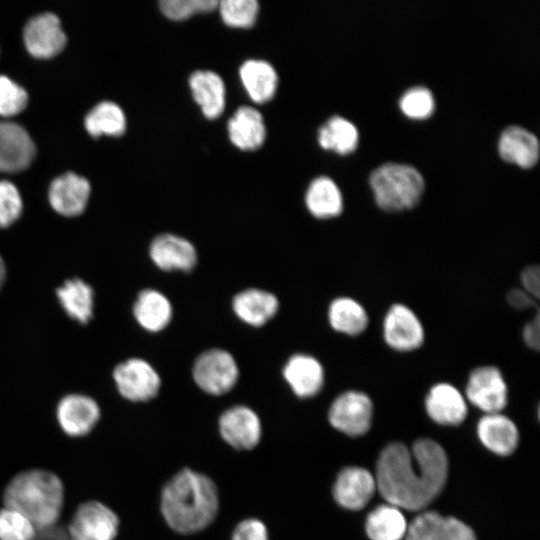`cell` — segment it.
I'll list each match as a JSON object with an SVG mask.
<instances>
[{
	"label": "cell",
	"mask_w": 540,
	"mask_h": 540,
	"mask_svg": "<svg viewBox=\"0 0 540 540\" xmlns=\"http://www.w3.org/2000/svg\"><path fill=\"white\" fill-rule=\"evenodd\" d=\"M448 475L444 448L432 439L417 440L412 449L399 442L381 452L374 475L387 503L401 510L421 511L442 491Z\"/></svg>",
	"instance_id": "cell-1"
},
{
	"label": "cell",
	"mask_w": 540,
	"mask_h": 540,
	"mask_svg": "<svg viewBox=\"0 0 540 540\" xmlns=\"http://www.w3.org/2000/svg\"><path fill=\"white\" fill-rule=\"evenodd\" d=\"M219 510L218 489L211 478L185 468L162 488L160 511L177 533L193 534L207 528Z\"/></svg>",
	"instance_id": "cell-2"
},
{
	"label": "cell",
	"mask_w": 540,
	"mask_h": 540,
	"mask_svg": "<svg viewBox=\"0 0 540 540\" xmlns=\"http://www.w3.org/2000/svg\"><path fill=\"white\" fill-rule=\"evenodd\" d=\"M3 506L26 516L37 530L56 525L64 505V486L53 472L31 468L15 474L6 484Z\"/></svg>",
	"instance_id": "cell-3"
},
{
	"label": "cell",
	"mask_w": 540,
	"mask_h": 540,
	"mask_svg": "<svg viewBox=\"0 0 540 540\" xmlns=\"http://www.w3.org/2000/svg\"><path fill=\"white\" fill-rule=\"evenodd\" d=\"M376 203L386 211H401L416 206L424 190L421 174L412 166L385 163L370 176Z\"/></svg>",
	"instance_id": "cell-4"
},
{
	"label": "cell",
	"mask_w": 540,
	"mask_h": 540,
	"mask_svg": "<svg viewBox=\"0 0 540 540\" xmlns=\"http://www.w3.org/2000/svg\"><path fill=\"white\" fill-rule=\"evenodd\" d=\"M120 519L114 510L97 500L80 503L68 523V540H115Z\"/></svg>",
	"instance_id": "cell-5"
},
{
	"label": "cell",
	"mask_w": 540,
	"mask_h": 540,
	"mask_svg": "<svg viewBox=\"0 0 540 540\" xmlns=\"http://www.w3.org/2000/svg\"><path fill=\"white\" fill-rule=\"evenodd\" d=\"M192 376L204 392L222 395L236 384L239 371L234 357L223 349H210L200 354L194 362Z\"/></svg>",
	"instance_id": "cell-6"
},
{
	"label": "cell",
	"mask_w": 540,
	"mask_h": 540,
	"mask_svg": "<svg viewBox=\"0 0 540 540\" xmlns=\"http://www.w3.org/2000/svg\"><path fill=\"white\" fill-rule=\"evenodd\" d=\"M465 398L485 414L500 413L508 403V387L499 368L483 365L468 377Z\"/></svg>",
	"instance_id": "cell-7"
},
{
	"label": "cell",
	"mask_w": 540,
	"mask_h": 540,
	"mask_svg": "<svg viewBox=\"0 0 540 540\" xmlns=\"http://www.w3.org/2000/svg\"><path fill=\"white\" fill-rule=\"evenodd\" d=\"M101 407L88 395L73 393L62 397L55 408V419L61 432L73 439L88 436L101 419Z\"/></svg>",
	"instance_id": "cell-8"
},
{
	"label": "cell",
	"mask_w": 540,
	"mask_h": 540,
	"mask_svg": "<svg viewBox=\"0 0 540 540\" xmlns=\"http://www.w3.org/2000/svg\"><path fill=\"white\" fill-rule=\"evenodd\" d=\"M373 417V404L363 392L349 390L332 402L328 411L330 424L349 436H361L368 432Z\"/></svg>",
	"instance_id": "cell-9"
},
{
	"label": "cell",
	"mask_w": 540,
	"mask_h": 540,
	"mask_svg": "<svg viewBox=\"0 0 540 540\" xmlns=\"http://www.w3.org/2000/svg\"><path fill=\"white\" fill-rule=\"evenodd\" d=\"M383 338L391 349L411 352L422 346L425 339L424 327L410 307L395 303L384 316Z\"/></svg>",
	"instance_id": "cell-10"
},
{
	"label": "cell",
	"mask_w": 540,
	"mask_h": 540,
	"mask_svg": "<svg viewBox=\"0 0 540 540\" xmlns=\"http://www.w3.org/2000/svg\"><path fill=\"white\" fill-rule=\"evenodd\" d=\"M120 395L131 402H147L156 397L161 380L145 360L132 358L119 364L113 373Z\"/></svg>",
	"instance_id": "cell-11"
},
{
	"label": "cell",
	"mask_w": 540,
	"mask_h": 540,
	"mask_svg": "<svg viewBox=\"0 0 540 540\" xmlns=\"http://www.w3.org/2000/svg\"><path fill=\"white\" fill-rule=\"evenodd\" d=\"M406 540H477L471 527L463 521L442 516L436 511L419 513L408 524Z\"/></svg>",
	"instance_id": "cell-12"
},
{
	"label": "cell",
	"mask_w": 540,
	"mask_h": 540,
	"mask_svg": "<svg viewBox=\"0 0 540 540\" xmlns=\"http://www.w3.org/2000/svg\"><path fill=\"white\" fill-rule=\"evenodd\" d=\"M219 430L225 442L240 450L256 447L262 434L258 415L243 405L231 407L222 413L219 418Z\"/></svg>",
	"instance_id": "cell-13"
},
{
	"label": "cell",
	"mask_w": 540,
	"mask_h": 540,
	"mask_svg": "<svg viewBox=\"0 0 540 540\" xmlns=\"http://www.w3.org/2000/svg\"><path fill=\"white\" fill-rule=\"evenodd\" d=\"M376 490L373 474L365 468L351 466L339 472L333 486V496L340 506L355 511L364 508Z\"/></svg>",
	"instance_id": "cell-14"
},
{
	"label": "cell",
	"mask_w": 540,
	"mask_h": 540,
	"mask_svg": "<svg viewBox=\"0 0 540 540\" xmlns=\"http://www.w3.org/2000/svg\"><path fill=\"white\" fill-rule=\"evenodd\" d=\"M24 43L31 55L50 58L66 44V36L56 15L44 13L29 20L24 29Z\"/></svg>",
	"instance_id": "cell-15"
},
{
	"label": "cell",
	"mask_w": 540,
	"mask_h": 540,
	"mask_svg": "<svg viewBox=\"0 0 540 540\" xmlns=\"http://www.w3.org/2000/svg\"><path fill=\"white\" fill-rule=\"evenodd\" d=\"M428 416L437 424H461L468 413L465 396L452 384L441 382L433 385L425 399Z\"/></svg>",
	"instance_id": "cell-16"
},
{
	"label": "cell",
	"mask_w": 540,
	"mask_h": 540,
	"mask_svg": "<svg viewBox=\"0 0 540 540\" xmlns=\"http://www.w3.org/2000/svg\"><path fill=\"white\" fill-rule=\"evenodd\" d=\"M35 155L28 132L11 122H0V171L17 172L29 166Z\"/></svg>",
	"instance_id": "cell-17"
},
{
	"label": "cell",
	"mask_w": 540,
	"mask_h": 540,
	"mask_svg": "<svg viewBox=\"0 0 540 540\" xmlns=\"http://www.w3.org/2000/svg\"><path fill=\"white\" fill-rule=\"evenodd\" d=\"M150 257L154 264L165 271H191L197 263L194 245L174 234H161L150 245Z\"/></svg>",
	"instance_id": "cell-18"
},
{
	"label": "cell",
	"mask_w": 540,
	"mask_h": 540,
	"mask_svg": "<svg viewBox=\"0 0 540 540\" xmlns=\"http://www.w3.org/2000/svg\"><path fill=\"white\" fill-rule=\"evenodd\" d=\"M89 182L75 174L66 173L56 178L50 185L49 201L52 208L64 216L81 214L88 202Z\"/></svg>",
	"instance_id": "cell-19"
},
{
	"label": "cell",
	"mask_w": 540,
	"mask_h": 540,
	"mask_svg": "<svg viewBox=\"0 0 540 540\" xmlns=\"http://www.w3.org/2000/svg\"><path fill=\"white\" fill-rule=\"evenodd\" d=\"M283 376L299 398H310L318 394L324 385V369L314 357L295 354L283 369Z\"/></svg>",
	"instance_id": "cell-20"
},
{
	"label": "cell",
	"mask_w": 540,
	"mask_h": 540,
	"mask_svg": "<svg viewBox=\"0 0 540 540\" xmlns=\"http://www.w3.org/2000/svg\"><path fill=\"white\" fill-rule=\"evenodd\" d=\"M477 434L487 449L500 456L512 454L519 441L516 424L501 412L485 414L478 422Z\"/></svg>",
	"instance_id": "cell-21"
},
{
	"label": "cell",
	"mask_w": 540,
	"mask_h": 540,
	"mask_svg": "<svg viewBox=\"0 0 540 540\" xmlns=\"http://www.w3.org/2000/svg\"><path fill=\"white\" fill-rule=\"evenodd\" d=\"M232 307L240 320L251 326L259 327L275 316L279 302L274 294L251 288L235 295Z\"/></svg>",
	"instance_id": "cell-22"
},
{
	"label": "cell",
	"mask_w": 540,
	"mask_h": 540,
	"mask_svg": "<svg viewBox=\"0 0 540 540\" xmlns=\"http://www.w3.org/2000/svg\"><path fill=\"white\" fill-rule=\"evenodd\" d=\"M189 85L204 116L218 118L225 107V86L221 77L213 71L198 70L191 74Z\"/></svg>",
	"instance_id": "cell-23"
},
{
	"label": "cell",
	"mask_w": 540,
	"mask_h": 540,
	"mask_svg": "<svg viewBox=\"0 0 540 540\" xmlns=\"http://www.w3.org/2000/svg\"><path fill=\"white\" fill-rule=\"evenodd\" d=\"M231 142L241 150L259 148L266 137V128L261 113L253 107L238 108L228 122Z\"/></svg>",
	"instance_id": "cell-24"
},
{
	"label": "cell",
	"mask_w": 540,
	"mask_h": 540,
	"mask_svg": "<svg viewBox=\"0 0 540 540\" xmlns=\"http://www.w3.org/2000/svg\"><path fill=\"white\" fill-rule=\"evenodd\" d=\"M499 153L506 161L529 168L538 160L539 142L528 130L519 126H509L501 134Z\"/></svg>",
	"instance_id": "cell-25"
},
{
	"label": "cell",
	"mask_w": 540,
	"mask_h": 540,
	"mask_svg": "<svg viewBox=\"0 0 540 540\" xmlns=\"http://www.w3.org/2000/svg\"><path fill=\"white\" fill-rule=\"evenodd\" d=\"M240 79L250 98L265 103L275 94L278 77L273 66L264 60L245 61L239 70Z\"/></svg>",
	"instance_id": "cell-26"
},
{
	"label": "cell",
	"mask_w": 540,
	"mask_h": 540,
	"mask_svg": "<svg viewBox=\"0 0 540 540\" xmlns=\"http://www.w3.org/2000/svg\"><path fill=\"white\" fill-rule=\"evenodd\" d=\"M133 312L144 329L158 332L171 321L172 305L164 294L154 289H146L139 293Z\"/></svg>",
	"instance_id": "cell-27"
},
{
	"label": "cell",
	"mask_w": 540,
	"mask_h": 540,
	"mask_svg": "<svg viewBox=\"0 0 540 540\" xmlns=\"http://www.w3.org/2000/svg\"><path fill=\"white\" fill-rule=\"evenodd\" d=\"M365 529L371 540H402L408 523L400 508L386 503L368 514Z\"/></svg>",
	"instance_id": "cell-28"
},
{
	"label": "cell",
	"mask_w": 540,
	"mask_h": 540,
	"mask_svg": "<svg viewBox=\"0 0 540 540\" xmlns=\"http://www.w3.org/2000/svg\"><path fill=\"white\" fill-rule=\"evenodd\" d=\"M328 321L335 331L357 336L367 329L369 317L364 306L357 300L338 297L329 305Z\"/></svg>",
	"instance_id": "cell-29"
},
{
	"label": "cell",
	"mask_w": 540,
	"mask_h": 540,
	"mask_svg": "<svg viewBox=\"0 0 540 540\" xmlns=\"http://www.w3.org/2000/svg\"><path fill=\"white\" fill-rule=\"evenodd\" d=\"M306 205L317 218H330L342 211V196L335 182L327 176L315 178L306 193Z\"/></svg>",
	"instance_id": "cell-30"
},
{
	"label": "cell",
	"mask_w": 540,
	"mask_h": 540,
	"mask_svg": "<svg viewBox=\"0 0 540 540\" xmlns=\"http://www.w3.org/2000/svg\"><path fill=\"white\" fill-rule=\"evenodd\" d=\"M57 296L67 314L82 324L87 323L93 312V290L81 279H71L57 289Z\"/></svg>",
	"instance_id": "cell-31"
},
{
	"label": "cell",
	"mask_w": 540,
	"mask_h": 540,
	"mask_svg": "<svg viewBox=\"0 0 540 540\" xmlns=\"http://www.w3.org/2000/svg\"><path fill=\"white\" fill-rule=\"evenodd\" d=\"M85 127L92 136H120L126 128L124 112L113 102H101L85 117Z\"/></svg>",
	"instance_id": "cell-32"
},
{
	"label": "cell",
	"mask_w": 540,
	"mask_h": 540,
	"mask_svg": "<svg viewBox=\"0 0 540 540\" xmlns=\"http://www.w3.org/2000/svg\"><path fill=\"white\" fill-rule=\"evenodd\" d=\"M357 140L356 127L340 116L331 117L318 133V141L323 148L342 154L352 152L357 146Z\"/></svg>",
	"instance_id": "cell-33"
},
{
	"label": "cell",
	"mask_w": 540,
	"mask_h": 540,
	"mask_svg": "<svg viewBox=\"0 0 540 540\" xmlns=\"http://www.w3.org/2000/svg\"><path fill=\"white\" fill-rule=\"evenodd\" d=\"M37 529L22 513L2 506L0 508V540H34Z\"/></svg>",
	"instance_id": "cell-34"
},
{
	"label": "cell",
	"mask_w": 540,
	"mask_h": 540,
	"mask_svg": "<svg viewBox=\"0 0 540 540\" xmlns=\"http://www.w3.org/2000/svg\"><path fill=\"white\" fill-rule=\"evenodd\" d=\"M218 6L224 23L237 28L252 26L259 11V4L255 0H223Z\"/></svg>",
	"instance_id": "cell-35"
},
{
	"label": "cell",
	"mask_w": 540,
	"mask_h": 540,
	"mask_svg": "<svg viewBox=\"0 0 540 540\" xmlns=\"http://www.w3.org/2000/svg\"><path fill=\"white\" fill-rule=\"evenodd\" d=\"M217 0H161L162 13L172 20H183L195 13L208 12L218 6Z\"/></svg>",
	"instance_id": "cell-36"
},
{
	"label": "cell",
	"mask_w": 540,
	"mask_h": 540,
	"mask_svg": "<svg viewBox=\"0 0 540 540\" xmlns=\"http://www.w3.org/2000/svg\"><path fill=\"white\" fill-rule=\"evenodd\" d=\"M26 91L6 76L0 75V115L13 116L27 105Z\"/></svg>",
	"instance_id": "cell-37"
},
{
	"label": "cell",
	"mask_w": 540,
	"mask_h": 540,
	"mask_svg": "<svg viewBox=\"0 0 540 540\" xmlns=\"http://www.w3.org/2000/svg\"><path fill=\"white\" fill-rule=\"evenodd\" d=\"M402 111L412 118H425L434 109V100L429 89L413 87L407 90L400 99Z\"/></svg>",
	"instance_id": "cell-38"
},
{
	"label": "cell",
	"mask_w": 540,
	"mask_h": 540,
	"mask_svg": "<svg viewBox=\"0 0 540 540\" xmlns=\"http://www.w3.org/2000/svg\"><path fill=\"white\" fill-rule=\"evenodd\" d=\"M22 211V200L18 189L8 181H0V227L11 225Z\"/></svg>",
	"instance_id": "cell-39"
},
{
	"label": "cell",
	"mask_w": 540,
	"mask_h": 540,
	"mask_svg": "<svg viewBox=\"0 0 540 540\" xmlns=\"http://www.w3.org/2000/svg\"><path fill=\"white\" fill-rule=\"evenodd\" d=\"M231 540H269L267 527L258 519H245L235 527Z\"/></svg>",
	"instance_id": "cell-40"
},
{
	"label": "cell",
	"mask_w": 540,
	"mask_h": 540,
	"mask_svg": "<svg viewBox=\"0 0 540 540\" xmlns=\"http://www.w3.org/2000/svg\"><path fill=\"white\" fill-rule=\"evenodd\" d=\"M539 277H540V271L537 265L528 266L522 271L520 275V282L522 285L521 288L525 292H527L530 296H532L534 299H537L539 297V290H540Z\"/></svg>",
	"instance_id": "cell-41"
},
{
	"label": "cell",
	"mask_w": 540,
	"mask_h": 540,
	"mask_svg": "<svg viewBox=\"0 0 540 540\" xmlns=\"http://www.w3.org/2000/svg\"><path fill=\"white\" fill-rule=\"evenodd\" d=\"M508 304L517 310H525L535 306L534 298L522 288L511 289L506 296Z\"/></svg>",
	"instance_id": "cell-42"
},
{
	"label": "cell",
	"mask_w": 540,
	"mask_h": 540,
	"mask_svg": "<svg viewBox=\"0 0 540 540\" xmlns=\"http://www.w3.org/2000/svg\"><path fill=\"white\" fill-rule=\"evenodd\" d=\"M522 337L524 343L533 350L539 349V316L538 314L528 322L524 328Z\"/></svg>",
	"instance_id": "cell-43"
},
{
	"label": "cell",
	"mask_w": 540,
	"mask_h": 540,
	"mask_svg": "<svg viewBox=\"0 0 540 540\" xmlns=\"http://www.w3.org/2000/svg\"><path fill=\"white\" fill-rule=\"evenodd\" d=\"M5 274H6V270H5V264L0 256V288L2 287L3 283H4V280H5Z\"/></svg>",
	"instance_id": "cell-44"
}]
</instances>
